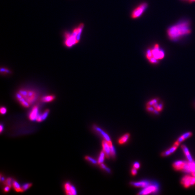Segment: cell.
Listing matches in <instances>:
<instances>
[{"label":"cell","mask_w":195,"mask_h":195,"mask_svg":"<svg viewBox=\"0 0 195 195\" xmlns=\"http://www.w3.org/2000/svg\"><path fill=\"white\" fill-rule=\"evenodd\" d=\"M39 115V108L37 106H35L29 114V117L31 121L36 120L37 116Z\"/></svg>","instance_id":"obj_11"},{"label":"cell","mask_w":195,"mask_h":195,"mask_svg":"<svg viewBox=\"0 0 195 195\" xmlns=\"http://www.w3.org/2000/svg\"><path fill=\"white\" fill-rule=\"evenodd\" d=\"M85 159L86 160L88 161H89V162H91V163H92L93 164L96 165V164H98V161L95 160H94V159H93L92 158H91V157H90V156H85Z\"/></svg>","instance_id":"obj_25"},{"label":"cell","mask_w":195,"mask_h":195,"mask_svg":"<svg viewBox=\"0 0 195 195\" xmlns=\"http://www.w3.org/2000/svg\"><path fill=\"white\" fill-rule=\"evenodd\" d=\"M102 146L103 151L105 154V156L107 158H109L111 155V148L108 142L106 140L102 141Z\"/></svg>","instance_id":"obj_10"},{"label":"cell","mask_w":195,"mask_h":195,"mask_svg":"<svg viewBox=\"0 0 195 195\" xmlns=\"http://www.w3.org/2000/svg\"><path fill=\"white\" fill-rule=\"evenodd\" d=\"M55 96L53 95L45 96L43 97V98H42L41 101L43 102L48 103V102H52L53 100H55Z\"/></svg>","instance_id":"obj_18"},{"label":"cell","mask_w":195,"mask_h":195,"mask_svg":"<svg viewBox=\"0 0 195 195\" xmlns=\"http://www.w3.org/2000/svg\"><path fill=\"white\" fill-rule=\"evenodd\" d=\"M129 136H130V134L129 133H126V134L124 135L121 136V137L119 139L118 143L120 144H123L125 143L129 139Z\"/></svg>","instance_id":"obj_20"},{"label":"cell","mask_w":195,"mask_h":195,"mask_svg":"<svg viewBox=\"0 0 195 195\" xmlns=\"http://www.w3.org/2000/svg\"><path fill=\"white\" fill-rule=\"evenodd\" d=\"M3 130V126H2V125H0V133L2 132Z\"/></svg>","instance_id":"obj_36"},{"label":"cell","mask_w":195,"mask_h":195,"mask_svg":"<svg viewBox=\"0 0 195 195\" xmlns=\"http://www.w3.org/2000/svg\"><path fill=\"white\" fill-rule=\"evenodd\" d=\"M165 56L164 51L160 48L158 44H155L152 48L149 49L145 53L146 58L153 64H156Z\"/></svg>","instance_id":"obj_3"},{"label":"cell","mask_w":195,"mask_h":195,"mask_svg":"<svg viewBox=\"0 0 195 195\" xmlns=\"http://www.w3.org/2000/svg\"><path fill=\"white\" fill-rule=\"evenodd\" d=\"M140 167V165L138 162L135 163L133 165V168H134L136 169H138Z\"/></svg>","instance_id":"obj_31"},{"label":"cell","mask_w":195,"mask_h":195,"mask_svg":"<svg viewBox=\"0 0 195 195\" xmlns=\"http://www.w3.org/2000/svg\"><path fill=\"white\" fill-rule=\"evenodd\" d=\"M190 2H195V0H189Z\"/></svg>","instance_id":"obj_38"},{"label":"cell","mask_w":195,"mask_h":195,"mask_svg":"<svg viewBox=\"0 0 195 195\" xmlns=\"http://www.w3.org/2000/svg\"><path fill=\"white\" fill-rule=\"evenodd\" d=\"M130 184L133 186L136 187H142L145 188L147 186H149L150 184L148 181H141L139 182H131Z\"/></svg>","instance_id":"obj_14"},{"label":"cell","mask_w":195,"mask_h":195,"mask_svg":"<svg viewBox=\"0 0 195 195\" xmlns=\"http://www.w3.org/2000/svg\"><path fill=\"white\" fill-rule=\"evenodd\" d=\"M158 101H159L158 99H153V100L150 101L149 102H148L146 105H147V106H152L153 104H154L155 103L157 102H158Z\"/></svg>","instance_id":"obj_27"},{"label":"cell","mask_w":195,"mask_h":195,"mask_svg":"<svg viewBox=\"0 0 195 195\" xmlns=\"http://www.w3.org/2000/svg\"><path fill=\"white\" fill-rule=\"evenodd\" d=\"M6 112H7V109L5 107H1L0 108V112L1 114L4 115L6 113Z\"/></svg>","instance_id":"obj_30"},{"label":"cell","mask_w":195,"mask_h":195,"mask_svg":"<svg viewBox=\"0 0 195 195\" xmlns=\"http://www.w3.org/2000/svg\"><path fill=\"white\" fill-rule=\"evenodd\" d=\"M84 27V24L81 23L75 28L71 33H65L64 43L66 47L70 48L80 42Z\"/></svg>","instance_id":"obj_2"},{"label":"cell","mask_w":195,"mask_h":195,"mask_svg":"<svg viewBox=\"0 0 195 195\" xmlns=\"http://www.w3.org/2000/svg\"><path fill=\"white\" fill-rule=\"evenodd\" d=\"M178 146L173 145V146L170 149L164 152L161 154V155L163 156H168L170 155H171L172 153H173L175 151V150L177 149Z\"/></svg>","instance_id":"obj_16"},{"label":"cell","mask_w":195,"mask_h":195,"mask_svg":"<svg viewBox=\"0 0 195 195\" xmlns=\"http://www.w3.org/2000/svg\"><path fill=\"white\" fill-rule=\"evenodd\" d=\"M105 154L104 153V152L103 151V150L101 152L100 154V156L99 157V159L98 160V163L99 164H101L102 163H103L104 161V158H105Z\"/></svg>","instance_id":"obj_23"},{"label":"cell","mask_w":195,"mask_h":195,"mask_svg":"<svg viewBox=\"0 0 195 195\" xmlns=\"http://www.w3.org/2000/svg\"><path fill=\"white\" fill-rule=\"evenodd\" d=\"M49 112V109H46L42 114H39L37 116L36 120L38 122H41L45 120L48 117Z\"/></svg>","instance_id":"obj_15"},{"label":"cell","mask_w":195,"mask_h":195,"mask_svg":"<svg viewBox=\"0 0 195 195\" xmlns=\"http://www.w3.org/2000/svg\"><path fill=\"white\" fill-rule=\"evenodd\" d=\"M191 135H192V133H191L190 132H188L184 134H183L182 135L181 137H180L178 139L177 141L179 143H180L181 142H182V141L185 140V139H186V138H187L189 137L190 136H191Z\"/></svg>","instance_id":"obj_19"},{"label":"cell","mask_w":195,"mask_h":195,"mask_svg":"<svg viewBox=\"0 0 195 195\" xmlns=\"http://www.w3.org/2000/svg\"><path fill=\"white\" fill-rule=\"evenodd\" d=\"M94 127L95 130L99 132L101 135L104 138L105 140H106L108 142L110 146V148H111V156H112L113 158H114L115 156V150L114 147L113 146L112 141L111 140V139L110 138L109 136H108V135L106 133H105L104 130L100 129V127L97 126H95Z\"/></svg>","instance_id":"obj_5"},{"label":"cell","mask_w":195,"mask_h":195,"mask_svg":"<svg viewBox=\"0 0 195 195\" xmlns=\"http://www.w3.org/2000/svg\"><path fill=\"white\" fill-rule=\"evenodd\" d=\"M191 32L189 22L183 21L170 26L167 30V35L169 39L176 41Z\"/></svg>","instance_id":"obj_1"},{"label":"cell","mask_w":195,"mask_h":195,"mask_svg":"<svg viewBox=\"0 0 195 195\" xmlns=\"http://www.w3.org/2000/svg\"><path fill=\"white\" fill-rule=\"evenodd\" d=\"M182 170L186 173H195V162L194 161L188 162L185 161V164Z\"/></svg>","instance_id":"obj_9"},{"label":"cell","mask_w":195,"mask_h":195,"mask_svg":"<svg viewBox=\"0 0 195 195\" xmlns=\"http://www.w3.org/2000/svg\"><path fill=\"white\" fill-rule=\"evenodd\" d=\"M16 97L18 100L19 101V102H20V103L21 104L23 107L25 108H27L30 107V104L26 101L25 99L19 92H18L16 94Z\"/></svg>","instance_id":"obj_12"},{"label":"cell","mask_w":195,"mask_h":195,"mask_svg":"<svg viewBox=\"0 0 195 195\" xmlns=\"http://www.w3.org/2000/svg\"><path fill=\"white\" fill-rule=\"evenodd\" d=\"M12 185H13V187L15 189V190L16 192H22V191L21 187L20 186V185L16 181L14 180L12 182Z\"/></svg>","instance_id":"obj_22"},{"label":"cell","mask_w":195,"mask_h":195,"mask_svg":"<svg viewBox=\"0 0 195 195\" xmlns=\"http://www.w3.org/2000/svg\"><path fill=\"white\" fill-rule=\"evenodd\" d=\"M12 179L11 178H8L7 179H6L4 182V184L6 186H10L11 187V185H12Z\"/></svg>","instance_id":"obj_26"},{"label":"cell","mask_w":195,"mask_h":195,"mask_svg":"<svg viewBox=\"0 0 195 195\" xmlns=\"http://www.w3.org/2000/svg\"><path fill=\"white\" fill-rule=\"evenodd\" d=\"M5 181V180L4 178L3 177H2V176H1H1H0V181L4 182Z\"/></svg>","instance_id":"obj_37"},{"label":"cell","mask_w":195,"mask_h":195,"mask_svg":"<svg viewBox=\"0 0 195 195\" xmlns=\"http://www.w3.org/2000/svg\"><path fill=\"white\" fill-rule=\"evenodd\" d=\"M147 110L150 112H153L155 108L152 107V106H147Z\"/></svg>","instance_id":"obj_32"},{"label":"cell","mask_w":195,"mask_h":195,"mask_svg":"<svg viewBox=\"0 0 195 195\" xmlns=\"http://www.w3.org/2000/svg\"><path fill=\"white\" fill-rule=\"evenodd\" d=\"M185 164V161H177L173 164V168L176 170H182Z\"/></svg>","instance_id":"obj_13"},{"label":"cell","mask_w":195,"mask_h":195,"mask_svg":"<svg viewBox=\"0 0 195 195\" xmlns=\"http://www.w3.org/2000/svg\"><path fill=\"white\" fill-rule=\"evenodd\" d=\"M192 176H193V177H195V173H192Z\"/></svg>","instance_id":"obj_39"},{"label":"cell","mask_w":195,"mask_h":195,"mask_svg":"<svg viewBox=\"0 0 195 195\" xmlns=\"http://www.w3.org/2000/svg\"><path fill=\"white\" fill-rule=\"evenodd\" d=\"M181 183L185 188L189 187L190 186L195 184V177L186 175L181 180Z\"/></svg>","instance_id":"obj_7"},{"label":"cell","mask_w":195,"mask_h":195,"mask_svg":"<svg viewBox=\"0 0 195 195\" xmlns=\"http://www.w3.org/2000/svg\"><path fill=\"white\" fill-rule=\"evenodd\" d=\"M10 188H11V187H10V186H5L4 188V189L5 192H8L10 190Z\"/></svg>","instance_id":"obj_34"},{"label":"cell","mask_w":195,"mask_h":195,"mask_svg":"<svg viewBox=\"0 0 195 195\" xmlns=\"http://www.w3.org/2000/svg\"><path fill=\"white\" fill-rule=\"evenodd\" d=\"M100 167H101V168H102L103 169H105V170L106 171H107L108 173H110V169H108V168H107L103 163L100 164Z\"/></svg>","instance_id":"obj_29"},{"label":"cell","mask_w":195,"mask_h":195,"mask_svg":"<svg viewBox=\"0 0 195 195\" xmlns=\"http://www.w3.org/2000/svg\"><path fill=\"white\" fill-rule=\"evenodd\" d=\"M158 190V186L157 185H151L145 187L143 190L138 193L139 195H147L150 193L155 192Z\"/></svg>","instance_id":"obj_8"},{"label":"cell","mask_w":195,"mask_h":195,"mask_svg":"<svg viewBox=\"0 0 195 195\" xmlns=\"http://www.w3.org/2000/svg\"><path fill=\"white\" fill-rule=\"evenodd\" d=\"M71 186L72 185L70 184L69 182H66L65 183V185H64V188H65L66 194L68 195H72V194L70 192Z\"/></svg>","instance_id":"obj_21"},{"label":"cell","mask_w":195,"mask_h":195,"mask_svg":"<svg viewBox=\"0 0 195 195\" xmlns=\"http://www.w3.org/2000/svg\"><path fill=\"white\" fill-rule=\"evenodd\" d=\"M181 147L182 148V150H183L184 151V154H185L188 160L190 161V162L192 161L193 160H192V157H191V155H190V154L189 153L188 148L186 147L185 145H182Z\"/></svg>","instance_id":"obj_17"},{"label":"cell","mask_w":195,"mask_h":195,"mask_svg":"<svg viewBox=\"0 0 195 195\" xmlns=\"http://www.w3.org/2000/svg\"><path fill=\"white\" fill-rule=\"evenodd\" d=\"M0 72L1 73H3L4 74H8L11 73L10 71L9 70L5 68H1L0 69Z\"/></svg>","instance_id":"obj_28"},{"label":"cell","mask_w":195,"mask_h":195,"mask_svg":"<svg viewBox=\"0 0 195 195\" xmlns=\"http://www.w3.org/2000/svg\"><path fill=\"white\" fill-rule=\"evenodd\" d=\"M137 169H135L134 168H133V169H132L131 170V173L133 175H135L137 174Z\"/></svg>","instance_id":"obj_33"},{"label":"cell","mask_w":195,"mask_h":195,"mask_svg":"<svg viewBox=\"0 0 195 195\" xmlns=\"http://www.w3.org/2000/svg\"><path fill=\"white\" fill-rule=\"evenodd\" d=\"M26 101L31 105L37 100V95L36 92L33 90H21L18 92Z\"/></svg>","instance_id":"obj_4"},{"label":"cell","mask_w":195,"mask_h":195,"mask_svg":"<svg viewBox=\"0 0 195 195\" xmlns=\"http://www.w3.org/2000/svg\"><path fill=\"white\" fill-rule=\"evenodd\" d=\"M162 108H163V104H161V103H160V104H159V106H158V107L157 110H158L159 111H160L162 110Z\"/></svg>","instance_id":"obj_35"},{"label":"cell","mask_w":195,"mask_h":195,"mask_svg":"<svg viewBox=\"0 0 195 195\" xmlns=\"http://www.w3.org/2000/svg\"><path fill=\"white\" fill-rule=\"evenodd\" d=\"M32 183H26L24 185H23L21 186L22 191V192H24L25 191H26L28 190L29 188H30L31 186H32Z\"/></svg>","instance_id":"obj_24"},{"label":"cell","mask_w":195,"mask_h":195,"mask_svg":"<svg viewBox=\"0 0 195 195\" xmlns=\"http://www.w3.org/2000/svg\"><path fill=\"white\" fill-rule=\"evenodd\" d=\"M148 5L146 3H143L139 5L135 9L131 14V17L133 19L140 17L144 12L147 7Z\"/></svg>","instance_id":"obj_6"}]
</instances>
